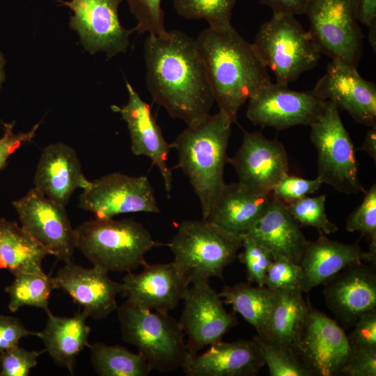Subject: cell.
Returning <instances> with one entry per match:
<instances>
[{"label": "cell", "mask_w": 376, "mask_h": 376, "mask_svg": "<svg viewBox=\"0 0 376 376\" xmlns=\"http://www.w3.org/2000/svg\"><path fill=\"white\" fill-rule=\"evenodd\" d=\"M325 102L313 91H293L271 82L249 100L246 116L255 125L279 130L310 126L321 116Z\"/></svg>", "instance_id": "obj_12"}, {"label": "cell", "mask_w": 376, "mask_h": 376, "mask_svg": "<svg viewBox=\"0 0 376 376\" xmlns=\"http://www.w3.org/2000/svg\"><path fill=\"white\" fill-rule=\"evenodd\" d=\"M244 235L264 246L274 258L285 257L298 264L308 241L285 204L274 196L266 211Z\"/></svg>", "instance_id": "obj_26"}, {"label": "cell", "mask_w": 376, "mask_h": 376, "mask_svg": "<svg viewBox=\"0 0 376 376\" xmlns=\"http://www.w3.org/2000/svg\"><path fill=\"white\" fill-rule=\"evenodd\" d=\"M21 226L49 255L64 263L72 260L76 249L75 229L65 207L47 198L35 187L13 202Z\"/></svg>", "instance_id": "obj_11"}, {"label": "cell", "mask_w": 376, "mask_h": 376, "mask_svg": "<svg viewBox=\"0 0 376 376\" xmlns=\"http://www.w3.org/2000/svg\"><path fill=\"white\" fill-rule=\"evenodd\" d=\"M349 232H359L369 242V251L376 255V184L364 193L361 203L346 219Z\"/></svg>", "instance_id": "obj_36"}, {"label": "cell", "mask_w": 376, "mask_h": 376, "mask_svg": "<svg viewBox=\"0 0 376 376\" xmlns=\"http://www.w3.org/2000/svg\"><path fill=\"white\" fill-rule=\"evenodd\" d=\"M322 185L319 178L308 180L288 174L274 187V196L285 204L298 201L317 191Z\"/></svg>", "instance_id": "obj_41"}, {"label": "cell", "mask_w": 376, "mask_h": 376, "mask_svg": "<svg viewBox=\"0 0 376 376\" xmlns=\"http://www.w3.org/2000/svg\"><path fill=\"white\" fill-rule=\"evenodd\" d=\"M79 207L101 219L125 213L160 212L146 176H132L118 172L91 181L79 196Z\"/></svg>", "instance_id": "obj_10"}, {"label": "cell", "mask_w": 376, "mask_h": 376, "mask_svg": "<svg viewBox=\"0 0 376 376\" xmlns=\"http://www.w3.org/2000/svg\"><path fill=\"white\" fill-rule=\"evenodd\" d=\"M6 64L5 57L0 50V89L6 79L4 66Z\"/></svg>", "instance_id": "obj_49"}, {"label": "cell", "mask_w": 376, "mask_h": 376, "mask_svg": "<svg viewBox=\"0 0 376 376\" xmlns=\"http://www.w3.org/2000/svg\"><path fill=\"white\" fill-rule=\"evenodd\" d=\"M143 56L154 102L187 125L210 114L214 98L196 39L178 30L164 38L148 35Z\"/></svg>", "instance_id": "obj_1"}, {"label": "cell", "mask_w": 376, "mask_h": 376, "mask_svg": "<svg viewBox=\"0 0 376 376\" xmlns=\"http://www.w3.org/2000/svg\"><path fill=\"white\" fill-rule=\"evenodd\" d=\"M182 301L184 308L178 322L187 336V345L191 356L221 340L237 324L235 312L226 311L221 297L209 281L191 283Z\"/></svg>", "instance_id": "obj_14"}, {"label": "cell", "mask_w": 376, "mask_h": 376, "mask_svg": "<svg viewBox=\"0 0 376 376\" xmlns=\"http://www.w3.org/2000/svg\"><path fill=\"white\" fill-rule=\"evenodd\" d=\"M260 2L268 6L273 15H303L310 0H259Z\"/></svg>", "instance_id": "obj_47"}, {"label": "cell", "mask_w": 376, "mask_h": 376, "mask_svg": "<svg viewBox=\"0 0 376 376\" xmlns=\"http://www.w3.org/2000/svg\"><path fill=\"white\" fill-rule=\"evenodd\" d=\"M359 22L368 28V38L374 51L376 47V0H356Z\"/></svg>", "instance_id": "obj_46"}, {"label": "cell", "mask_w": 376, "mask_h": 376, "mask_svg": "<svg viewBox=\"0 0 376 376\" xmlns=\"http://www.w3.org/2000/svg\"><path fill=\"white\" fill-rule=\"evenodd\" d=\"M301 267L285 257L274 258L265 278L264 285L273 290L299 288ZM300 289V288H299Z\"/></svg>", "instance_id": "obj_39"}, {"label": "cell", "mask_w": 376, "mask_h": 376, "mask_svg": "<svg viewBox=\"0 0 376 376\" xmlns=\"http://www.w3.org/2000/svg\"><path fill=\"white\" fill-rule=\"evenodd\" d=\"M123 1L58 0L73 12L69 26L78 33L83 47L91 54L103 52L109 58L126 51L134 31L125 29L119 20L118 10Z\"/></svg>", "instance_id": "obj_13"}, {"label": "cell", "mask_w": 376, "mask_h": 376, "mask_svg": "<svg viewBox=\"0 0 376 376\" xmlns=\"http://www.w3.org/2000/svg\"><path fill=\"white\" fill-rule=\"evenodd\" d=\"M196 40L219 111L233 124L241 107L272 82L267 68L253 43L233 26L225 30L208 27Z\"/></svg>", "instance_id": "obj_2"}, {"label": "cell", "mask_w": 376, "mask_h": 376, "mask_svg": "<svg viewBox=\"0 0 376 376\" xmlns=\"http://www.w3.org/2000/svg\"><path fill=\"white\" fill-rule=\"evenodd\" d=\"M242 251L237 258L245 265L249 283L263 286L267 271L274 260L272 253L252 238L242 235Z\"/></svg>", "instance_id": "obj_38"}, {"label": "cell", "mask_w": 376, "mask_h": 376, "mask_svg": "<svg viewBox=\"0 0 376 376\" xmlns=\"http://www.w3.org/2000/svg\"><path fill=\"white\" fill-rule=\"evenodd\" d=\"M310 127L318 154L317 177L342 194H364L355 149L336 105L326 100L321 116Z\"/></svg>", "instance_id": "obj_8"}, {"label": "cell", "mask_w": 376, "mask_h": 376, "mask_svg": "<svg viewBox=\"0 0 376 376\" xmlns=\"http://www.w3.org/2000/svg\"><path fill=\"white\" fill-rule=\"evenodd\" d=\"M236 0H173V6L187 19H205L209 28L225 30L232 27L233 9Z\"/></svg>", "instance_id": "obj_33"}, {"label": "cell", "mask_w": 376, "mask_h": 376, "mask_svg": "<svg viewBox=\"0 0 376 376\" xmlns=\"http://www.w3.org/2000/svg\"><path fill=\"white\" fill-rule=\"evenodd\" d=\"M137 274L127 272L123 279L122 294L129 303L141 308L169 313L182 301L190 279L173 261L148 264Z\"/></svg>", "instance_id": "obj_17"}, {"label": "cell", "mask_w": 376, "mask_h": 376, "mask_svg": "<svg viewBox=\"0 0 376 376\" xmlns=\"http://www.w3.org/2000/svg\"><path fill=\"white\" fill-rule=\"evenodd\" d=\"M40 122L27 132H14L15 121L3 123V134L0 137V171L3 169L10 156L24 143L31 141L35 136Z\"/></svg>", "instance_id": "obj_44"}, {"label": "cell", "mask_w": 376, "mask_h": 376, "mask_svg": "<svg viewBox=\"0 0 376 376\" xmlns=\"http://www.w3.org/2000/svg\"><path fill=\"white\" fill-rule=\"evenodd\" d=\"M354 326L347 336L351 347L376 348V308L362 314Z\"/></svg>", "instance_id": "obj_43"}, {"label": "cell", "mask_w": 376, "mask_h": 376, "mask_svg": "<svg viewBox=\"0 0 376 376\" xmlns=\"http://www.w3.org/2000/svg\"><path fill=\"white\" fill-rule=\"evenodd\" d=\"M130 10L136 19L134 30L139 33L164 38L169 31L164 26L162 0H127Z\"/></svg>", "instance_id": "obj_37"}, {"label": "cell", "mask_w": 376, "mask_h": 376, "mask_svg": "<svg viewBox=\"0 0 376 376\" xmlns=\"http://www.w3.org/2000/svg\"><path fill=\"white\" fill-rule=\"evenodd\" d=\"M252 339L258 345L271 376H313L299 357L288 348L258 335Z\"/></svg>", "instance_id": "obj_34"}, {"label": "cell", "mask_w": 376, "mask_h": 376, "mask_svg": "<svg viewBox=\"0 0 376 376\" xmlns=\"http://www.w3.org/2000/svg\"><path fill=\"white\" fill-rule=\"evenodd\" d=\"M54 289V277L44 271L16 274L13 283L5 288L10 297L8 308L15 313L21 307L31 306L46 312L49 310V298Z\"/></svg>", "instance_id": "obj_32"}, {"label": "cell", "mask_w": 376, "mask_h": 376, "mask_svg": "<svg viewBox=\"0 0 376 376\" xmlns=\"http://www.w3.org/2000/svg\"><path fill=\"white\" fill-rule=\"evenodd\" d=\"M242 237L205 219L183 221L167 246L173 262L191 283L223 279L224 269L237 258Z\"/></svg>", "instance_id": "obj_6"}, {"label": "cell", "mask_w": 376, "mask_h": 376, "mask_svg": "<svg viewBox=\"0 0 376 376\" xmlns=\"http://www.w3.org/2000/svg\"><path fill=\"white\" fill-rule=\"evenodd\" d=\"M125 84L129 97L127 104L122 107L112 105L111 109L119 113L127 124L132 152L136 156L148 157L152 165L157 167L169 198L173 179L167 161L171 145L164 139L150 105L140 97L128 81Z\"/></svg>", "instance_id": "obj_21"}, {"label": "cell", "mask_w": 376, "mask_h": 376, "mask_svg": "<svg viewBox=\"0 0 376 376\" xmlns=\"http://www.w3.org/2000/svg\"><path fill=\"white\" fill-rule=\"evenodd\" d=\"M323 284L327 306L344 326L376 308V263H354Z\"/></svg>", "instance_id": "obj_19"}, {"label": "cell", "mask_w": 376, "mask_h": 376, "mask_svg": "<svg viewBox=\"0 0 376 376\" xmlns=\"http://www.w3.org/2000/svg\"><path fill=\"white\" fill-rule=\"evenodd\" d=\"M84 175L76 151L64 143L43 148L37 164L34 187L49 199L65 207L77 189L91 185Z\"/></svg>", "instance_id": "obj_22"}, {"label": "cell", "mask_w": 376, "mask_h": 376, "mask_svg": "<svg viewBox=\"0 0 376 376\" xmlns=\"http://www.w3.org/2000/svg\"><path fill=\"white\" fill-rule=\"evenodd\" d=\"M361 262L376 263V255L364 251L359 242L344 244L320 234L315 241L306 244L299 262V288L308 293L347 267Z\"/></svg>", "instance_id": "obj_23"}, {"label": "cell", "mask_w": 376, "mask_h": 376, "mask_svg": "<svg viewBox=\"0 0 376 376\" xmlns=\"http://www.w3.org/2000/svg\"><path fill=\"white\" fill-rule=\"evenodd\" d=\"M227 162L235 169L239 182L259 193H271L289 174L284 146L260 132H244L239 149L233 157H228Z\"/></svg>", "instance_id": "obj_16"}, {"label": "cell", "mask_w": 376, "mask_h": 376, "mask_svg": "<svg viewBox=\"0 0 376 376\" xmlns=\"http://www.w3.org/2000/svg\"><path fill=\"white\" fill-rule=\"evenodd\" d=\"M230 121L220 111L187 125L171 143L178 154L180 169L198 196L205 219L226 184L224 171L231 133Z\"/></svg>", "instance_id": "obj_3"}, {"label": "cell", "mask_w": 376, "mask_h": 376, "mask_svg": "<svg viewBox=\"0 0 376 376\" xmlns=\"http://www.w3.org/2000/svg\"><path fill=\"white\" fill-rule=\"evenodd\" d=\"M92 366L100 376H148L152 369L144 357L120 345L90 344Z\"/></svg>", "instance_id": "obj_31"}, {"label": "cell", "mask_w": 376, "mask_h": 376, "mask_svg": "<svg viewBox=\"0 0 376 376\" xmlns=\"http://www.w3.org/2000/svg\"><path fill=\"white\" fill-rule=\"evenodd\" d=\"M45 351L27 350L17 345L0 352V376H28Z\"/></svg>", "instance_id": "obj_40"}, {"label": "cell", "mask_w": 376, "mask_h": 376, "mask_svg": "<svg viewBox=\"0 0 376 376\" xmlns=\"http://www.w3.org/2000/svg\"><path fill=\"white\" fill-rule=\"evenodd\" d=\"M350 352L348 337L340 326L309 302L297 355L312 375H340Z\"/></svg>", "instance_id": "obj_15"}, {"label": "cell", "mask_w": 376, "mask_h": 376, "mask_svg": "<svg viewBox=\"0 0 376 376\" xmlns=\"http://www.w3.org/2000/svg\"><path fill=\"white\" fill-rule=\"evenodd\" d=\"M265 363L251 339L218 341L201 354L191 356L182 369L187 376H254Z\"/></svg>", "instance_id": "obj_24"}, {"label": "cell", "mask_w": 376, "mask_h": 376, "mask_svg": "<svg viewBox=\"0 0 376 376\" xmlns=\"http://www.w3.org/2000/svg\"><path fill=\"white\" fill-rule=\"evenodd\" d=\"M276 291V300L264 338L288 348L297 355L309 301L304 300L299 288Z\"/></svg>", "instance_id": "obj_28"}, {"label": "cell", "mask_w": 376, "mask_h": 376, "mask_svg": "<svg viewBox=\"0 0 376 376\" xmlns=\"http://www.w3.org/2000/svg\"><path fill=\"white\" fill-rule=\"evenodd\" d=\"M359 150L366 152L375 162L376 161V127H371L368 130Z\"/></svg>", "instance_id": "obj_48"}, {"label": "cell", "mask_w": 376, "mask_h": 376, "mask_svg": "<svg viewBox=\"0 0 376 376\" xmlns=\"http://www.w3.org/2000/svg\"><path fill=\"white\" fill-rule=\"evenodd\" d=\"M273 196L272 192L259 193L239 182L226 183L205 220L242 236L266 211Z\"/></svg>", "instance_id": "obj_25"}, {"label": "cell", "mask_w": 376, "mask_h": 376, "mask_svg": "<svg viewBox=\"0 0 376 376\" xmlns=\"http://www.w3.org/2000/svg\"><path fill=\"white\" fill-rule=\"evenodd\" d=\"M224 303L232 306L257 331L265 338L267 334L276 291L263 285L253 286L251 283L241 282L225 285L219 293Z\"/></svg>", "instance_id": "obj_30"}, {"label": "cell", "mask_w": 376, "mask_h": 376, "mask_svg": "<svg viewBox=\"0 0 376 376\" xmlns=\"http://www.w3.org/2000/svg\"><path fill=\"white\" fill-rule=\"evenodd\" d=\"M47 255L49 253L16 221L0 219V269L14 276L42 272Z\"/></svg>", "instance_id": "obj_29"}, {"label": "cell", "mask_w": 376, "mask_h": 376, "mask_svg": "<svg viewBox=\"0 0 376 376\" xmlns=\"http://www.w3.org/2000/svg\"><path fill=\"white\" fill-rule=\"evenodd\" d=\"M36 336L17 318L0 315V352L18 345L22 338Z\"/></svg>", "instance_id": "obj_45"}, {"label": "cell", "mask_w": 376, "mask_h": 376, "mask_svg": "<svg viewBox=\"0 0 376 376\" xmlns=\"http://www.w3.org/2000/svg\"><path fill=\"white\" fill-rule=\"evenodd\" d=\"M312 91L346 111L357 123L376 127V86L363 79L357 67L331 59Z\"/></svg>", "instance_id": "obj_18"}, {"label": "cell", "mask_w": 376, "mask_h": 376, "mask_svg": "<svg viewBox=\"0 0 376 376\" xmlns=\"http://www.w3.org/2000/svg\"><path fill=\"white\" fill-rule=\"evenodd\" d=\"M117 312L123 340L136 347L152 370L169 373L187 366L191 355L185 334L169 313L141 308L127 301Z\"/></svg>", "instance_id": "obj_5"}, {"label": "cell", "mask_w": 376, "mask_h": 376, "mask_svg": "<svg viewBox=\"0 0 376 376\" xmlns=\"http://www.w3.org/2000/svg\"><path fill=\"white\" fill-rule=\"evenodd\" d=\"M253 45L276 83L288 86L315 67L321 53L294 15L278 14L262 24Z\"/></svg>", "instance_id": "obj_7"}, {"label": "cell", "mask_w": 376, "mask_h": 376, "mask_svg": "<svg viewBox=\"0 0 376 376\" xmlns=\"http://www.w3.org/2000/svg\"><path fill=\"white\" fill-rule=\"evenodd\" d=\"M304 14L321 54L357 67L362 38L356 0H310Z\"/></svg>", "instance_id": "obj_9"}, {"label": "cell", "mask_w": 376, "mask_h": 376, "mask_svg": "<svg viewBox=\"0 0 376 376\" xmlns=\"http://www.w3.org/2000/svg\"><path fill=\"white\" fill-rule=\"evenodd\" d=\"M75 229L76 249L108 272H129L144 265L146 253L162 244L132 219H95Z\"/></svg>", "instance_id": "obj_4"}, {"label": "cell", "mask_w": 376, "mask_h": 376, "mask_svg": "<svg viewBox=\"0 0 376 376\" xmlns=\"http://www.w3.org/2000/svg\"><path fill=\"white\" fill-rule=\"evenodd\" d=\"M340 375L375 376L376 348L351 347L350 354Z\"/></svg>", "instance_id": "obj_42"}, {"label": "cell", "mask_w": 376, "mask_h": 376, "mask_svg": "<svg viewBox=\"0 0 376 376\" xmlns=\"http://www.w3.org/2000/svg\"><path fill=\"white\" fill-rule=\"evenodd\" d=\"M325 201L326 195L322 194L315 197L307 196L295 202L284 203L299 226H311L318 230L320 234L329 235L338 228L327 217Z\"/></svg>", "instance_id": "obj_35"}, {"label": "cell", "mask_w": 376, "mask_h": 376, "mask_svg": "<svg viewBox=\"0 0 376 376\" xmlns=\"http://www.w3.org/2000/svg\"><path fill=\"white\" fill-rule=\"evenodd\" d=\"M46 313V326L37 332L36 336L40 338L54 362L72 375L76 357L90 345L91 327L86 324L88 317L82 311L72 317L56 316L50 310Z\"/></svg>", "instance_id": "obj_27"}, {"label": "cell", "mask_w": 376, "mask_h": 376, "mask_svg": "<svg viewBox=\"0 0 376 376\" xmlns=\"http://www.w3.org/2000/svg\"><path fill=\"white\" fill-rule=\"evenodd\" d=\"M108 272L97 266L87 268L65 263L54 276L56 289L66 292L88 318L95 320L106 318L117 310V295L122 285L113 281Z\"/></svg>", "instance_id": "obj_20"}]
</instances>
